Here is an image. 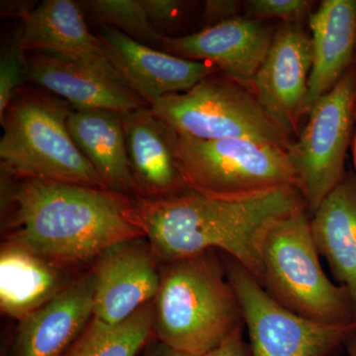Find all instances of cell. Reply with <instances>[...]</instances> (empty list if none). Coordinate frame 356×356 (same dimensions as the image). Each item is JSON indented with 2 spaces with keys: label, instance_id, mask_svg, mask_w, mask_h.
Returning <instances> with one entry per match:
<instances>
[{
  "label": "cell",
  "instance_id": "603a6c76",
  "mask_svg": "<svg viewBox=\"0 0 356 356\" xmlns=\"http://www.w3.org/2000/svg\"><path fill=\"white\" fill-rule=\"evenodd\" d=\"M79 6L97 26L115 28L140 44L161 50L163 36L154 29L140 0H88Z\"/></svg>",
  "mask_w": 356,
  "mask_h": 356
},
{
  "label": "cell",
  "instance_id": "9a60e30c",
  "mask_svg": "<svg viewBox=\"0 0 356 356\" xmlns=\"http://www.w3.org/2000/svg\"><path fill=\"white\" fill-rule=\"evenodd\" d=\"M92 273L76 278L18 324L7 356H65L93 318Z\"/></svg>",
  "mask_w": 356,
  "mask_h": 356
},
{
  "label": "cell",
  "instance_id": "44dd1931",
  "mask_svg": "<svg viewBox=\"0 0 356 356\" xmlns=\"http://www.w3.org/2000/svg\"><path fill=\"white\" fill-rule=\"evenodd\" d=\"M22 21L19 47L23 53L49 51L72 57L107 58L102 41L91 33L76 1L44 0Z\"/></svg>",
  "mask_w": 356,
  "mask_h": 356
},
{
  "label": "cell",
  "instance_id": "277c9868",
  "mask_svg": "<svg viewBox=\"0 0 356 356\" xmlns=\"http://www.w3.org/2000/svg\"><path fill=\"white\" fill-rule=\"evenodd\" d=\"M74 110L39 86H21L0 116L2 175L110 191L70 136Z\"/></svg>",
  "mask_w": 356,
  "mask_h": 356
},
{
  "label": "cell",
  "instance_id": "83f0119b",
  "mask_svg": "<svg viewBox=\"0 0 356 356\" xmlns=\"http://www.w3.org/2000/svg\"><path fill=\"white\" fill-rule=\"evenodd\" d=\"M243 329L232 334L221 346L203 356H250V348L243 341Z\"/></svg>",
  "mask_w": 356,
  "mask_h": 356
},
{
  "label": "cell",
  "instance_id": "6da1fadb",
  "mask_svg": "<svg viewBox=\"0 0 356 356\" xmlns=\"http://www.w3.org/2000/svg\"><path fill=\"white\" fill-rule=\"evenodd\" d=\"M304 208L305 201L295 186L234 197L189 188L168 197L135 200L140 228L159 261L168 264L219 250L259 282L269 232Z\"/></svg>",
  "mask_w": 356,
  "mask_h": 356
},
{
  "label": "cell",
  "instance_id": "f546056e",
  "mask_svg": "<svg viewBox=\"0 0 356 356\" xmlns=\"http://www.w3.org/2000/svg\"><path fill=\"white\" fill-rule=\"evenodd\" d=\"M142 356H188L177 353L159 341H151L143 351Z\"/></svg>",
  "mask_w": 356,
  "mask_h": 356
},
{
  "label": "cell",
  "instance_id": "d6986e66",
  "mask_svg": "<svg viewBox=\"0 0 356 356\" xmlns=\"http://www.w3.org/2000/svg\"><path fill=\"white\" fill-rule=\"evenodd\" d=\"M318 254L350 294L356 316V177L348 173L311 215Z\"/></svg>",
  "mask_w": 356,
  "mask_h": 356
},
{
  "label": "cell",
  "instance_id": "5b68a950",
  "mask_svg": "<svg viewBox=\"0 0 356 356\" xmlns=\"http://www.w3.org/2000/svg\"><path fill=\"white\" fill-rule=\"evenodd\" d=\"M311 233L307 208L281 220L262 248L259 284L280 305L313 322L356 325L353 301L346 288L325 275Z\"/></svg>",
  "mask_w": 356,
  "mask_h": 356
},
{
  "label": "cell",
  "instance_id": "cb8c5ba5",
  "mask_svg": "<svg viewBox=\"0 0 356 356\" xmlns=\"http://www.w3.org/2000/svg\"><path fill=\"white\" fill-rule=\"evenodd\" d=\"M24 55L19 47V30L3 46L0 57V116L24 86Z\"/></svg>",
  "mask_w": 356,
  "mask_h": 356
},
{
  "label": "cell",
  "instance_id": "3957f363",
  "mask_svg": "<svg viewBox=\"0 0 356 356\" xmlns=\"http://www.w3.org/2000/svg\"><path fill=\"white\" fill-rule=\"evenodd\" d=\"M154 300V336L177 353L203 356L245 327L242 309L214 250L165 264Z\"/></svg>",
  "mask_w": 356,
  "mask_h": 356
},
{
  "label": "cell",
  "instance_id": "ac0fdd59",
  "mask_svg": "<svg viewBox=\"0 0 356 356\" xmlns=\"http://www.w3.org/2000/svg\"><path fill=\"white\" fill-rule=\"evenodd\" d=\"M67 128L107 188L119 195L138 199L122 114L104 109L74 110Z\"/></svg>",
  "mask_w": 356,
  "mask_h": 356
},
{
  "label": "cell",
  "instance_id": "4dcf8cb0",
  "mask_svg": "<svg viewBox=\"0 0 356 356\" xmlns=\"http://www.w3.org/2000/svg\"><path fill=\"white\" fill-rule=\"evenodd\" d=\"M346 348H348V355L350 356H356V331L348 337L346 343Z\"/></svg>",
  "mask_w": 356,
  "mask_h": 356
},
{
  "label": "cell",
  "instance_id": "8fae6325",
  "mask_svg": "<svg viewBox=\"0 0 356 356\" xmlns=\"http://www.w3.org/2000/svg\"><path fill=\"white\" fill-rule=\"evenodd\" d=\"M274 33L261 21L236 16L193 34L163 37L161 50L186 60L209 63L252 92Z\"/></svg>",
  "mask_w": 356,
  "mask_h": 356
},
{
  "label": "cell",
  "instance_id": "52a82bcc",
  "mask_svg": "<svg viewBox=\"0 0 356 356\" xmlns=\"http://www.w3.org/2000/svg\"><path fill=\"white\" fill-rule=\"evenodd\" d=\"M170 132L178 165L193 191L234 197L297 187L296 175L282 147L248 138L199 140Z\"/></svg>",
  "mask_w": 356,
  "mask_h": 356
},
{
  "label": "cell",
  "instance_id": "1f68e13d",
  "mask_svg": "<svg viewBox=\"0 0 356 356\" xmlns=\"http://www.w3.org/2000/svg\"><path fill=\"white\" fill-rule=\"evenodd\" d=\"M355 60H356V57H355Z\"/></svg>",
  "mask_w": 356,
  "mask_h": 356
},
{
  "label": "cell",
  "instance_id": "d4e9b609",
  "mask_svg": "<svg viewBox=\"0 0 356 356\" xmlns=\"http://www.w3.org/2000/svg\"><path fill=\"white\" fill-rule=\"evenodd\" d=\"M313 2L305 0H250L248 13L257 19L278 18L286 23H296L310 15Z\"/></svg>",
  "mask_w": 356,
  "mask_h": 356
},
{
  "label": "cell",
  "instance_id": "ffe728a7",
  "mask_svg": "<svg viewBox=\"0 0 356 356\" xmlns=\"http://www.w3.org/2000/svg\"><path fill=\"white\" fill-rule=\"evenodd\" d=\"M26 248L7 243L0 252V309L18 322L46 305L72 280L63 268Z\"/></svg>",
  "mask_w": 356,
  "mask_h": 356
},
{
  "label": "cell",
  "instance_id": "8992f818",
  "mask_svg": "<svg viewBox=\"0 0 356 356\" xmlns=\"http://www.w3.org/2000/svg\"><path fill=\"white\" fill-rule=\"evenodd\" d=\"M220 72L182 93L149 104L154 116L172 132L199 140L248 138L288 152L290 135L266 113L250 91Z\"/></svg>",
  "mask_w": 356,
  "mask_h": 356
},
{
  "label": "cell",
  "instance_id": "f1b7e54d",
  "mask_svg": "<svg viewBox=\"0 0 356 356\" xmlns=\"http://www.w3.org/2000/svg\"><path fill=\"white\" fill-rule=\"evenodd\" d=\"M35 7L36 6L29 4V2L2 1L1 14L4 16L20 17L23 20Z\"/></svg>",
  "mask_w": 356,
  "mask_h": 356
},
{
  "label": "cell",
  "instance_id": "9c48e42d",
  "mask_svg": "<svg viewBox=\"0 0 356 356\" xmlns=\"http://www.w3.org/2000/svg\"><path fill=\"white\" fill-rule=\"evenodd\" d=\"M248 329L250 356H330L346 344L356 325H325L300 317L275 301L252 273L224 259Z\"/></svg>",
  "mask_w": 356,
  "mask_h": 356
},
{
  "label": "cell",
  "instance_id": "ba28073f",
  "mask_svg": "<svg viewBox=\"0 0 356 356\" xmlns=\"http://www.w3.org/2000/svg\"><path fill=\"white\" fill-rule=\"evenodd\" d=\"M356 111V69L351 67L308 113L307 125L288 156L297 187L312 215L346 177L344 161Z\"/></svg>",
  "mask_w": 356,
  "mask_h": 356
},
{
  "label": "cell",
  "instance_id": "7402d4cb",
  "mask_svg": "<svg viewBox=\"0 0 356 356\" xmlns=\"http://www.w3.org/2000/svg\"><path fill=\"white\" fill-rule=\"evenodd\" d=\"M154 337V301L120 324L95 317L65 356H139Z\"/></svg>",
  "mask_w": 356,
  "mask_h": 356
},
{
  "label": "cell",
  "instance_id": "30bf717a",
  "mask_svg": "<svg viewBox=\"0 0 356 356\" xmlns=\"http://www.w3.org/2000/svg\"><path fill=\"white\" fill-rule=\"evenodd\" d=\"M23 55L26 81L58 96L74 110L104 109L125 115L149 106L122 81L108 58L72 57L49 51Z\"/></svg>",
  "mask_w": 356,
  "mask_h": 356
},
{
  "label": "cell",
  "instance_id": "2e32d148",
  "mask_svg": "<svg viewBox=\"0 0 356 356\" xmlns=\"http://www.w3.org/2000/svg\"><path fill=\"white\" fill-rule=\"evenodd\" d=\"M122 118L138 198L168 197L189 189L175 158L170 129L149 106Z\"/></svg>",
  "mask_w": 356,
  "mask_h": 356
},
{
  "label": "cell",
  "instance_id": "4316f807",
  "mask_svg": "<svg viewBox=\"0 0 356 356\" xmlns=\"http://www.w3.org/2000/svg\"><path fill=\"white\" fill-rule=\"evenodd\" d=\"M238 6L236 1H225V0L206 1L203 11V20L207 23V27H211L229 18L236 17Z\"/></svg>",
  "mask_w": 356,
  "mask_h": 356
},
{
  "label": "cell",
  "instance_id": "4fadbf2b",
  "mask_svg": "<svg viewBox=\"0 0 356 356\" xmlns=\"http://www.w3.org/2000/svg\"><path fill=\"white\" fill-rule=\"evenodd\" d=\"M312 69L311 35L298 22L274 33L270 48L252 83L257 102L290 136L298 135Z\"/></svg>",
  "mask_w": 356,
  "mask_h": 356
},
{
  "label": "cell",
  "instance_id": "7c38bea8",
  "mask_svg": "<svg viewBox=\"0 0 356 356\" xmlns=\"http://www.w3.org/2000/svg\"><path fill=\"white\" fill-rule=\"evenodd\" d=\"M156 254L143 236L105 250L91 271L95 278L93 317L120 324L154 301L161 286Z\"/></svg>",
  "mask_w": 356,
  "mask_h": 356
},
{
  "label": "cell",
  "instance_id": "e0dca14e",
  "mask_svg": "<svg viewBox=\"0 0 356 356\" xmlns=\"http://www.w3.org/2000/svg\"><path fill=\"white\" fill-rule=\"evenodd\" d=\"M312 69L305 109L336 86L356 57V0H324L309 15Z\"/></svg>",
  "mask_w": 356,
  "mask_h": 356
},
{
  "label": "cell",
  "instance_id": "7a4b0ae2",
  "mask_svg": "<svg viewBox=\"0 0 356 356\" xmlns=\"http://www.w3.org/2000/svg\"><path fill=\"white\" fill-rule=\"evenodd\" d=\"M1 206L9 243L64 266L145 236L135 200L111 191L1 173Z\"/></svg>",
  "mask_w": 356,
  "mask_h": 356
},
{
  "label": "cell",
  "instance_id": "5bb4252c",
  "mask_svg": "<svg viewBox=\"0 0 356 356\" xmlns=\"http://www.w3.org/2000/svg\"><path fill=\"white\" fill-rule=\"evenodd\" d=\"M96 36L122 81L149 105L159 98L185 92L220 72L209 63L186 60L140 44L109 26H98Z\"/></svg>",
  "mask_w": 356,
  "mask_h": 356
},
{
  "label": "cell",
  "instance_id": "484cf974",
  "mask_svg": "<svg viewBox=\"0 0 356 356\" xmlns=\"http://www.w3.org/2000/svg\"><path fill=\"white\" fill-rule=\"evenodd\" d=\"M152 26L159 35L161 31H170L177 24L185 2L177 0H140ZM163 36V35H161Z\"/></svg>",
  "mask_w": 356,
  "mask_h": 356
}]
</instances>
